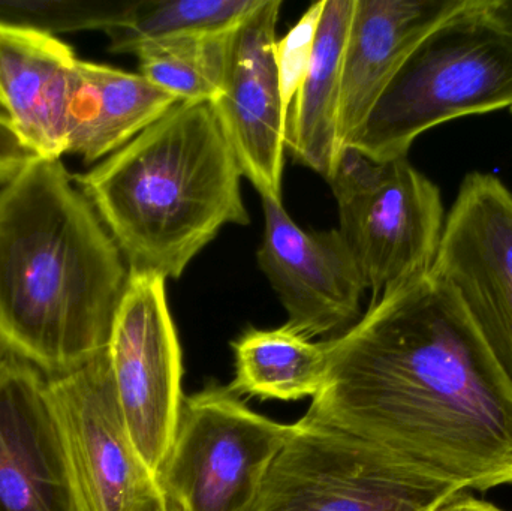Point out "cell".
<instances>
[{
  "label": "cell",
  "instance_id": "d6986e66",
  "mask_svg": "<svg viewBox=\"0 0 512 511\" xmlns=\"http://www.w3.org/2000/svg\"><path fill=\"white\" fill-rule=\"evenodd\" d=\"M262 0H131L105 32L108 50L135 54L147 42L180 36L219 35L236 29Z\"/></svg>",
  "mask_w": 512,
  "mask_h": 511
},
{
  "label": "cell",
  "instance_id": "9a60e30c",
  "mask_svg": "<svg viewBox=\"0 0 512 511\" xmlns=\"http://www.w3.org/2000/svg\"><path fill=\"white\" fill-rule=\"evenodd\" d=\"M78 57L57 36L0 24V110L41 159L66 153V116Z\"/></svg>",
  "mask_w": 512,
  "mask_h": 511
},
{
  "label": "cell",
  "instance_id": "30bf717a",
  "mask_svg": "<svg viewBox=\"0 0 512 511\" xmlns=\"http://www.w3.org/2000/svg\"><path fill=\"white\" fill-rule=\"evenodd\" d=\"M261 200L264 234L256 261L285 308V326L307 339L346 332L360 318L367 288L339 228L304 230L282 201Z\"/></svg>",
  "mask_w": 512,
  "mask_h": 511
},
{
  "label": "cell",
  "instance_id": "6da1fadb",
  "mask_svg": "<svg viewBox=\"0 0 512 511\" xmlns=\"http://www.w3.org/2000/svg\"><path fill=\"white\" fill-rule=\"evenodd\" d=\"M322 345L324 386L301 422L460 492L512 483V384L445 282L390 288Z\"/></svg>",
  "mask_w": 512,
  "mask_h": 511
},
{
  "label": "cell",
  "instance_id": "8fae6325",
  "mask_svg": "<svg viewBox=\"0 0 512 511\" xmlns=\"http://www.w3.org/2000/svg\"><path fill=\"white\" fill-rule=\"evenodd\" d=\"M348 243L372 302L382 293L430 272L444 231L438 186L397 159L384 182L337 204Z\"/></svg>",
  "mask_w": 512,
  "mask_h": 511
},
{
  "label": "cell",
  "instance_id": "8992f818",
  "mask_svg": "<svg viewBox=\"0 0 512 511\" xmlns=\"http://www.w3.org/2000/svg\"><path fill=\"white\" fill-rule=\"evenodd\" d=\"M292 432L252 411L230 387L183 399L158 479L176 511H252L271 462Z\"/></svg>",
  "mask_w": 512,
  "mask_h": 511
},
{
  "label": "cell",
  "instance_id": "7a4b0ae2",
  "mask_svg": "<svg viewBox=\"0 0 512 511\" xmlns=\"http://www.w3.org/2000/svg\"><path fill=\"white\" fill-rule=\"evenodd\" d=\"M129 267L75 176L35 158L0 186V345L59 377L104 354Z\"/></svg>",
  "mask_w": 512,
  "mask_h": 511
},
{
  "label": "cell",
  "instance_id": "cb8c5ba5",
  "mask_svg": "<svg viewBox=\"0 0 512 511\" xmlns=\"http://www.w3.org/2000/svg\"><path fill=\"white\" fill-rule=\"evenodd\" d=\"M35 158L21 143L5 114L0 113V185L17 176Z\"/></svg>",
  "mask_w": 512,
  "mask_h": 511
},
{
  "label": "cell",
  "instance_id": "f1b7e54d",
  "mask_svg": "<svg viewBox=\"0 0 512 511\" xmlns=\"http://www.w3.org/2000/svg\"><path fill=\"white\" fill-rule=\"evenodd\" d=\"M510 110H511V114H512V107L510 108Z\"/></svg>",
  "mask_w": 512,
  "mask_h": 511
},
{
  "label": "cell",
  "instance_id": "277c9868",
  "mask_svg": "<svg viewBox=\"0 0 512 511\" xmlns=\"http://www.w3.org/2000/svg\"><path fill=\"white\" fill-rule=\"evenodd\" d=\"M511 107L512 35L487 14L486 0H468L409 54L349 146L397 161L441 123Z\"/></svg>",
  "mask_w": 512,
  "mask_h": 511
},
{
  "label": "cell",
  "instance_id": "3957f363",
  "mask_svg": "<svg viewBox=\"0 0 512 511\" xmlns=\"http://www.w3.org/2000/svg\"><path fill=\"white\" fill-rule=\"evenodd\" d=\"M243 174L210 102L180 101L75 182L129 272L179 279L227 225L251 222Z\"/></svg>",
  "mask_w": 512,
  "mask_h": 511
},
{
  "label": "cell",
  "instance_id": "484cf974",
  "mask_svg": "<svg viewBox=\"0 0 512 511\" xmlns=\"http://www.w3.org/2000/svg\"><path fill=\"white\" fill-rule=\"evenodd\" d=\"M438 511H502L493 504L484 503V501L474 500V498H454L450 503L442 506Z\"/></svg>",
  "mask_w": 512,
  "mask_h": 511
},
{
  "label": "cell",
  "instance_id": "83f0119b",
  "mask_svg": "<svg viewBox=\"0 0 512 511\" xmlns=\"http://www.w3.org/2000/svg\"><path fill=\"white\" fill-rule=\"evenodd\" d=\"M171 511H176V510H174L173 507H171Z\"/></svg>",
  "mask_w": 512,
  "mask_h": 511
},
{
  "label": "cell",
  "instance_id": "603a6c76",
  "mask_svg": "<svg viewBox=\"0 0 512 511\" xmlns=\"http://www.w3.org/2000/svg\"><path fill=\"white\" fill-rule=\"evenodd\" d=\"M391 165L393 161H376L355 147H343L327 180L337 204L358 197L384 182Z\"/></svg>",
  "mask_w": 512,
  "mask_h": 511
},
{
  "label": "cell",
  "instance_id": "44dd1931",
  "mask_svg": "<svg viewBox=\"0 0 512 511\" xmlns=\"http://www.w3.org/2000/svg\"><path fill=\"white\" fill-rule=\"evenodd\" d=\"M131 0H0V24L56 36L107 32L125 14Z\"/></svg>",
  "mask_w": 512,
  "mask_h": 511
},
{
  "label": "cell",
  "instance_id": "7c38bea8",
  "mask_svg": "<svg viewBox=\"0 0 512 511\" xmlns=\"http://www.w3.org/2000/svg\"><path fill=\"white\" fill-rule=\"evenodd\" d=\"M280 0H262L231 32L227 74L212 102L243 177L282 201L286 113L276 62Z\"/></svg>",
  "mask_w": 512,
  "mask_h": 511
},
{
  "label": "cell",
  "instance_id": "ffe728a7",
  "mask_svg": "<svg viewBox=\"0 0 512 511\" xmlns=\"http://www.w3.org/2000/svg\"><path fill=\"white\" fill-rule=\"evenodd\" d=\"M231 32L147 42L135 51L140 74L179 101L212 104L224 86Z\"/></svg>",
  "mask_w": 512,
  "mask_h": 511
},
{
  "label": "cell",
  "instance_id": "2e32d148",
  "mask_svg": "<svg viewBox=\"0 0 512 511\" xmlns=\"http://www.w3.org/2000/svg\"><path fill=\"white\" fill-rule=\"evenodd\" d=\"M180 102L140 72L78 59L66 116V153L104 161Z\"/></svg>",
  "mask_w": 512,
  "mask_h": 511
},
{
  "label": "cell",
  "instance_id": "5bb4252c",
  "mask_svg": "<svg viewBox=\"0 0 512 511\" xmlns=\"http://www.w3.org/2000/svg\"><path fill=\"white\" fill-rule=\"evenodd\" d=\"M468 0H355L340 84V150L349 146L409 54Z\"/></svg>",
  "mask_w": 512,
  "mask_h": 511
},
{
  "label": "cell",
  "instance_id": "52a82bcc",
  "mask_svg": "<svg viewBox=\"0 0 512 511\" xmlns=\"http://www.w3.org/2000/svg\"><path fill=\"white\" fill-rule=\"evenodd\" d=\"M48 396L81 511H171L158 476L132 443L107 351L83 368L48 378Z\"/></svg>",
  "mask_w": 512,
  "mask_h": 511
},
{
  "label": "cell",
  "instance_id": "f546056e",
  "mask_svg": "<svg viewBox=\"0 0 512 511\" xmlns=\"http://www.w3.org/2000/svg\"><path fill=\"white\" fill-rule=\"evenodd\" d=\"M0 113H2V111H0ZM3 114V113H2Z\"/></svg>",
  "mask_w": 512,
  "mask_h": 511
},
{
  "label": "cell",
  "instance_id": "e0dca14e",
  "mask_svg": "<svg viewBox=\"0 0 512 511\" xmlns=\"http://www.w3.org/2000/svg\"><path fill=\"white\" fill-rule=\"evenodd\" d=\"M355 0H324L312 59L286 119L285 149L295 164L330 179L340 152L342 63Z\"/></svg>",
  "mask_w": 512,
  "mask_h": 511
},
{
  "label": "cell",
  "instance_id": "7402d4cb",
  "mask_svg": "<svg viewBox=\"0 0 512 511\" xmlns=\"http://www.w3.org/2000/svg\"><path fill=\"white\" fill-rule=\"evenodd\" d=\"M322 6H324V0L312 3L295 26L282 39H277V72H279L280 95H282L286 119H288L289 107L303 83L312 59Z\"/></svg>",
  "mask_w": 512,
  "mask_h": 511
},
{
  "label": "cell",
  "instance_id": "4fadbf2b",
  "mask_svg": "<svg viewBox=\"0 0 512 511\" xmlns=\"http://www.w3.org/2000/svg\"><path fill=\"white\" fill-rule=\"evenodd\" d=\"M0 511H81L48 378L11 354L0 369Z\"/></svg>",
  "mask_w": 512,
  "mask_h": 511
},
{
  "label": "cell",
  "instance_id": "5b68a950",
  "mask_svg": "<svg viewBox=\"0 0 512 511\" xmlns=\"http://www.w3.org/2000/svg\"><path fill=\"white\" fill-rule=\"evenodd\" d=\"M459 494L351 435L298 420L252 511H438Z\"/></svg>",
  "mask_w": 512,
  "mask_h": 511
},
{
  "label": "cell",
  "instance_id": "d4e9b609",
  "mask_svg": "<svg viewBox=\"0 0 512 511\" xmlns=\"http://www.w3.org/2000/svg\"><path fill=\"white\" fill-rule=\"evenodd\" d=\"M486 11L505 32L512 35V0H486Z\"/></svg>",
  "mask_w": 512,
  "mask_h": 511
},
{
  "label": "cell",
  "instance_id": "ba28073f",
  "mask_svg": "<svg viewBox=\"0 0 512 511\" xmlns=\"http://www.w3.org/2000/svg\"><path fill=\"white\" fill-rule=\"evenodd\" d=\"M107 354L132 443L158 476L185 399L182 348L161 276L129 272Z\"/></svg>",
  "mask_w": 512,
  "mask_h": 511
},
{
  "label": "cell",
  "instance_id": "9c48e42d",
  "mask_svg": "<svg viewBox=\"0 0 512 511\" xmlns=\"http://www.w3.org/2000/svg\"><path fill=\"white\" fill-rule=\"evenodd\" d=\"M430 273L457 294L512 384V192L498 177H465Z\"/></svg>",
  "mask_w": 512,
  "mask_h": 511
},
{
  "label": "cell",
  "instance_id": "ac0fdd59",
  "mask_svg": "<svg viewBox=\"0 0 512 511\" xmlns=\"http://www.w3.org/2000/svg\"><path fill=\"white\" fill-rule=\"evenodd\" d=\"M233 350L236 378L230 389L237 396L300 401L318 395L324 386V345L315 344L288 326L248 329L233 342Z\"/></svg>",
  "mask_w": 512,
  "mask_h": 511
},
{
  "label": "cell",
  "instance_id": "4316f807",
  "mask_svg": "<svg viewBox=\"0 0 512 511\" xmlns=\"http://www.w3.org/2000/svg\"><path fill=\"white\" fill-rule=\"evenodd\" d=\"M9 354L3 350L2 345H0V369L5 365L6 359H8Z\"/></svg>",
  "mask_w": 512,
  "mask_h": 511
}]
</instances>
